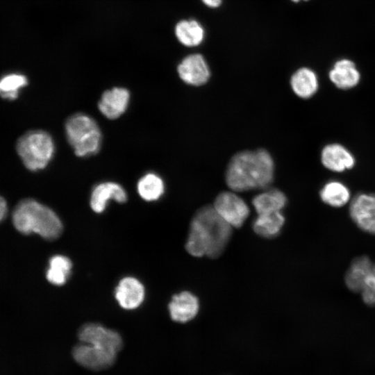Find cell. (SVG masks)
<instances>
[{
  "mask_svg": "<svg viewBox=\"0 0 375 375\" xmlns=\"http://www.w3.org/2000/svg\"><path fill=\"white\" fill-rule=\"evenodd\" d=\"M231 233L232 226L219 216L213 206H206L192 217L185 249L193 256L215 258L225 249Z\"/></svg>",
  "mask_w": 375,
  "mask_h": 375,
  "instance_id": "1",
  "label": "cell"
},
{
  "mask_svg": "<svg viewBox=\"0 0 375 375\" xmlns=\"http://www.w3.org/2000/svg\"><path fill=\"white\" fill-rule=\"evenodd\" d=\"M274 173V160L267 150L242 151L229 161L226 183L234 192L265 188L272 183Z\"/></svg>",
  "mask_w": 375,
  "mask_h": 375,
  "instance_id": "2",
  "label": "cell"
},
{
  "mask_svg": "<svg viewBox=\"0 0 375 375\" xmlns=\"http://www.w3.org/2000/svg\"><path fill=\"white\" fill-rule=\"evenodd\" d=\"M12 222L19 232L36 233L47 240L58 238L63 231L62 222L55 212L33 199L17 203L12 212Z\"/></svg>",
  "mask_w": 375,
  "mask_h": 375,
  "instance_id": "3",
  "label": "cell"
},
{
  "mask_svg": "<svg viewBox=\"0 0 375 375\" xmlns=\"http://www.w3.org/2000/svg\"><path fill=\"white\" fill-rule=\"evenodd\" d=\"M85 353L94 364L111 367L123 345L120 335L115 331L97 323L83 325L78 333Z\"/></svg>",
  "mask_w": 375,
  "mask_h": 375,
  "instance_id": "4",
  "label": "cell"
},
{
  "mask_svg": "<svg viewBox=\"0 0 375 375\" xmlns=\"http://www.w3.org/2000/svg\"><path fill=\"white\" fill-rule=\"evenodd\" d=\"M67 141L79 157L96 154L101 144V133L96 121L85 113L70 116L65 124Z\"/></svg>",
  "mask_w": 375,
  "mask_h": 375,
  "instance_id": "5",
  "label": "cell"
},
{
  "mask_svg": "<svg viewBox=\"0 0 375 375\" xmlns=\"http://www.w3.org/2000/svg\"><path fill=\"white\" fill-rule=\"evenodd\" d=\"M16 150L24 166L30 171L35 172L48 165L53 158L55 144L47 132L33 130L18 139Z\"/></svg>",
  "mask_w": 375,
  "mask_h": 375,
  "instance_id": "6",
  "label": "cell"
},
{
  "mask_svg": "<svg viewBox=\"0 0 375 375\" xmlns=\"http://www.w3.org/2000/svg\"><path fill=\"white\" fill-rule=\"evenodd\" d=\"M348 206L353 223L362 232L375 235V192L357 193Z\"/></svg>",
  "mask_w": 375,
  "mask_h": 375,
  "instance_id": "7",
  "label": "cell"
},
{
  "mask_svg": "<svg viewBox=\"0 0 375 375\" xmlns=\"http://www.w3.org/2000/svg\"><path fill=\"white\" fill-rule=\"evenodd\" d=\"M213 207L232 227H240L249 214V208L245 201L232 192L219 193L215 198Z\"/></svg>",
  "mask_w": 375,
  "mask_h": 375,
  "instance_id": "8",
  "label": "cell"
},
{
  "mask_svg": "<svg viewBox=\"0 0 375 375\" xmlns=\"http://www.w3.org/2000/svg\"><path fill=\"white\" fill-rule=\"evenodd\" d=\"M320 160L324 167L335 173L351 170L356 164L353 153L347 147L338 142H331L324 145L320 153Z\"/></svg>",
  "mask_w": 375,
  "mask_h": 375,
  "instance_id": "9",
  "label": "cell"
},
{
  "mask_svg": "<svg viewBox=\"0 0 375 375\" xmlns=\"http://www.w3.org/2000/svg\"><path fill=\"white\" fill-rule=\"evenodd\" d=\"M177 72L183 81L194 86L205 84L210 76L206 60L200 53L185 56L178 65Z\"/></svg>",
  "mask_w": 375,
  "mask_h": 375,
  "instance_id": "10",
  "label": "cell"
},
{
  "mask_svg": "<svg viewBox=\"0 0 375 375\" xmlns=\"http://www.w3.org/2000/svg\"><path fill=\"white\" fill-rule=\"evenodd\" d=\"M328 78L338 89L349 90L358 85L361 76L352 60L342 58L335 62L328 72Z\"/></svg>",
  "mask_w": 375,
  "mask_h": 375,
  "instance_id": "11",
  "label": "cell"
},
{
  "mask_svg": "<svg viewBox=\"0 0 375 375\" xmlns=\"http://www.w3.org/2000/svg\"><path fill=\"white\" fill-rule=\"evenodd\" d=\"M129 100V91L124 88L116 87L102 94L98 102V108L106 117L115 119L125 112Z\"/></svg>",
  "mask_w": 375,
  "mask_h": 375,
  "instance_id": "12",
  "label": "cell"
},
{
  "mask_svg": "<svg viewBox=\"0 0 375 375\" xmlns=\"http://www.w3.org/2000/svg\"><path fill=\"white\" fill-rule=\"evenodd\" d=\"M144 288L137 278L124 277L115 288V297L119 306L126 310L137 308L144 298Z\"/></svg>",
  "mask_w": 375,
  "mask_h": 375,
  "instance_id": "13",
  "label": "cell"
},
{
  "mask_svg": "<svg viewBox=\"0 0 375 375\" xmlns=\"http://www.w3.org/2000/svg\"><path fill=\"white\" fill-rule=\"evenodd\" d=\"M110 199L124 203L127 200V194L123 187L117 183H101L93 188L90 205L93 211L100 213L104 211Z\"/></svg>",
  "mask_w": 375,
  "mask_h": 375,
  "instance_id": "14",
  "label": "cell"
},
{
  "mask_svg": "<svg viewBox=\"0 0 375 375\" xmlns=\"http://www.w3.org/2000/svg\"><path fill=\"white\" fill-rule=\"evenodd\" d=\"M171 318L177 322L192 320L199 310L198 299L192 293L184 291L172 297L169 303Z\"/></svg>",
  "mask_w": 375,
  "mask_h": 375,
  "instance_id": "15",
  "label": "cell"
},
{
  "mask_svg": "<svg viewBox=\"0 0 375 375\" xmlns=\"http://www.w3.org/2000/svg\"><path fill=\"white\" fill-rule=\"evenodd\" d=\"M319 195L324 204L333 208L349 206L353 197L347 185L336 179L326 181L321 188Z\"/></svg>",
  "mask_w": 375,
  "mask_h": 375,
  "instance_id": "16",
  "label": "cell"
},
{
  "mask_svg": "<svg viewBox=\"0 0 375 375\" xmlns=\"http://www.w3.org/2000/svg\"><path fill=\"white\" fill-rule=\"evenodd\" d=\"M373 261L366 256L354 258L344 276V284L350 291L359 293L365 279L371 274Z\"/></svg>",
  "mask_w": 375,
  "mask_h": 375,
  "instance_id": "17",
  "label": "cell"
},
{
  "mask_svg": "<svg viewBox=\"0 0 375 375\" xmlns=\"http://www.w3.org/2000/svg\"><path fill=\"white\" fill-rule=\"evenodd\" d=\"M291 88L294 94L304 99L313 97L319 90L317 74L308 67L298 69L291 76Z\"/></svg>",
  "mask_w": 375,
  "mask_h": 375,
  "instance_id": "18",
  "label": "cell"
},
{
  "mask_svg": "<svg viewBox=\"0 0 375 375\" xmlns=\"http://www.w3.org/2000/svg\"><path fill=\"white\" fill-rule=\"evenodd\" d=\"M175 35L183 45L194 47L203 42L205 30L203 26L195 19H183L176 24Z\"/></svg>",
  "mask_w": 375,
  "mask_h": 375,
  "instance_id": "19",
  "label": "cell"
},
{
  "mask_svg": "<svg viewBox=\"0 0 375 375\" xmlns=\"http://www.w3.org/2000/svg\"><path fill=\"white\" fill-rule=\"evenodd\" d=\"M287 199L281 191L277 189L269 190L256 195L252 203L258 213L265 214L279 212L285 206Z\"/></svg>",
  "mask_w": 375,
  "mask_h": 375,
  "instance_id": "20",
  "label": "cell"
},
{
  "mask_svg": "<svg viewBox=\"0 0 375 375\" xmlns=\"http://www.w3.org/2000/svg\"><path fill=\"white\" fill-rule=\"evenodd\" d=\"M284 217L281 211L260 214L254 220V231L263 238H273L279 233L283 224Z\"/></svg>",
  "mask_w": 375,
  "mask_h": 375,
  "instance_id": "21",
  "label": "cell"
},
{
  "mask_svg": "<svg viewBox=\"0 0 375 375\" xmlns=\"http://www.w3.org/2000/svg\"><path fill=\"white\" fill-rule=\"evenodd\" d=\"M46 273L47 279L55 285L65 284L70 276L72 263L69 258L62 255L52 256Z\"/></svg>",
  "mask_w": 375,
  "mask_h": 375,
  "instance_id": "22",
  "label": "cell"
},
{
  "mask_svg": "<svg viewBox=\"0 0 375 375\" xmlns=\"http://www.w3.org/2000/svg\"><path fill=\"white\" fill-rule=\"evenodd\" d=\"M139 195L145 201L158 199L164 193L163 180L155 173H147L140 178L137 185Z\"/></svg>",
  "mask_w": 375,
  "mask_h": 375,
  "instance_id": "23",
  "label": "cell"
},
{
  "mask_svg": "<svg viewBox=\"0 0 375 375\" xmlns=\"http://www.w3.org/2000/svg\"><path fill=\"white\" fill-rule=\"evenodd\" d=\"M27 84L28 79L23 74L12 73L5 75L0 78V96L4 99L15 100Z\"/></svg>",
  "mask_w": 375,
  "mask_h": 375,
  "instance_id": "24",
  "label": "cell"
},
{
  "mask_svg": "<svg viewBox=\"0 0 375 375\" xmlns=\"http://www.w3.org/2000/svg\"><path fill=\"white\" fill-rule=\"evenodd\" d=\"M361 299L368 306H375V277L371 274L367 277L359 292Z\"/></svg>",
  "mask_w": 375,
  "mask_h": 375,
  "instance_id": "25",
  "label": "cell"
},
{
  "mask_svg": "<svg viewBox=\"0 0 375 375\" xmlns=\"http://www.w3.org/2000/svg\"><path fill=\"white\" fill-rule=\"evenodd\" d=\"M7 212V203L6 200L0 196V222H1L6 217Z\"/></svg>",
  "mask_w": 375,
  "mask_h": 375,
  "instance_id": "26",
  "label": "cell"
},
{
  "mask_svg": "<svg viewBox=\"0 0 375 375\" xmlns=\"http://www.w3.org/2000/svg\"><path fill=\"white\" fill-rule=\"evenodd\" d=\"M203 3L211 8H216L221 6L222 0H201Z\"/></svg>",
  "mask_w": 375,
  "mask_h": 375,
  "instance_id": "27",
  "label": "cell"
},
{
  "mask_svg": "<svg viewBox=\"0 0 375 375\" xmlns=\"http://www.w3.org/2000/svg\"><path fill=\"white\" fill-rule=\"evenodd\" d=\"M371 274L375 277V261H373L372 262V269H371Z\"/></svg>",
  "mask_w": 375,
  "mask_h": 375,
  "instance_id": "28",
  "label": "cell"
},
{
  "mask_svg": "<svg viewBox=\"0 0 375 375\" xmlns=\"http://www.w3.org/2000/svg\"><path fill=\"white\" fill-rule=\"evenodd\" d=\"M292 1L294 2V3H298L301 1H308V0H291Z\"/></svg>",
  "mask_w": 375,
  "mask_h": 375,
  "instance_id": "29",
  "label": "cell"
}]
</instances>
